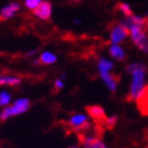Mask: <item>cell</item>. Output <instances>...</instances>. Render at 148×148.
Listing matches in <instances>:
<instances>
[{"mask_svg": "<svg viewBox=\"0 0 148 148\" xmlns=\"http://www.w3.org/2000/svg\"><path fill=\"white\" fill-rule=\"evenodd\" d=\"M127 72L132 75V83L130 85L129 93L126 99L128 102H133L138 99L139 94L145 87L144 77L147 72V68L142 64H132L127 67Z\"/></svg>", "mask_w": 148, "mask_h": 148, "instance_id": "cell-1", "label": "cell"}, {"mask_svg": "<svg viewBox=\"0 0 148 148\" xmlns=\"http://www.w3.org/2000/svg\"><path fill=\"white\" fill-rule=\"evenodd\" d=\"M31 106V103L28 99H19L15 103H13L12 105L6 106L1 113H0V120L6 121L11 116H16L19 114L25 113V111H28Z\"/></svg>", "mask_w": 148, "mask_h": 148, "instance_id": "cell-2", "label": "cell"}, {"mask_svg": "<svg viewBox=\"0 0 148 148\" xmlns=\"http://www.w3.org/2000/svg\"><path fill=\"white\" fill-rule=\"evenodd\" d=\"M130 37L133 43L139 48L141 51L148 54V35L145 28L140 25H133L129 28Z\"/></svg>", "mask_w": 148, "mask_h": 148, "instance_id": "cell-3", "label": "cell"}, {"mask_svg": "<svg viewBox=\"0 0 148 148\" xmlns=\"http://www.w3.org/2000/svg\"><path fill=\"white\" fill-rule=\"evenodd\" d=\"M110 32V40L112 45H119L123 42L127 37L130 36L129 29L124 25L122 22H112L109 25Z\"/></svg>", "mask_w": 148, "mask_h": 148, "instance_id": "cell-4", "label": "cell"}, {"mask_svg": "<svg viewBox=\"0 0 148 148\" xmlns=\"http://www.w3.org/2000/svg\"><path fill=\"white\" fill-rule=\"evenodd\" d=\"M69 126L71 127L72 130L76 131V132H80L89 128V122L87 119L86 115L84 114H74L73 116L68 122Z\"/></svg>", "mask_w": 148, "mask_h": 148, "instance_id": "cell-5", "label": "cell"}, {"mask_svg": "<svg viewBox=\"0 0 148 148\" xmlns=\"http://www.w3.org/2000/svg\"><path fill=\"white\" fill-rule=\"evenodd\" d=\"M136 102L140 113L144 116H148V85L143 88Z\"/></svg>", "mask_w": 148, "mask_h": 148, "instance_id": "cell-6", "label": "cell"}, {"mask_svg": "<svg viewBox=\"0 0 148 148\" xmlns=\"http://www.w3.org/2000/svg\"><path fill=\"white\" fill-rule=\"evenodd\" d=\"M86 111L87 113H88V115L92 117L95 122L101 124L105 123V120L107 119V116H106L105 110H104L103 107H101L99 105H91L87 107Z\"/></svg>", "mask_w": 148, "mask_h": 148, "instance_id": "cell-7", "label": "cell"}, {"mask_svg": "<svg viewBox=\"0 0 148 148\" xmlns=\"http://www.w3.org/2000/svg\"><path fill=\"white\" fill-rule=\"evenodd\" d=\"M34 15L41 20H48L52 14V5L49 1H41L39 5L33 11Z\"/></svg>", "mask_w": 148, "mask_h": 148, "instance_id": "cell-8", "label": "cell"}, {"mask_svg": "<svg viewBox=\"0 0 148 148\" xmlns=\"http://www.w3.org/2000/svg\"><path fill=\"white\" fill-rule=\"evenodd\" d=\"M19 10H20V4L17 2H11L9 5L4 6L0 12V22L12 18Z\"/></svg>", "mask_w": 148, "mask_h": 148, "instance_id": "cell-9", "label": "cell"}, {"mask_svg": "<svg viewBox=\"0 0 148 148\" xmlns=\"http://www.w3.org/2000/svg\"><path fill=\"white\" fill-rule=\"evenodd\" d=\"M101 76H102V78L104 79V82L106 83L107 87H108L112 92H114V91H115V89H116L117 83H119V80H120V76L114 75V74H111L110 72L102 73V74H101Z\"/></svg>", "mask_w": 148, "mask_h": 148, "instance_id": "cell-10", "label": "cell"}, {"mask_svg": "<svg viewBox=\"0 0 148 148\" xmlns=\"http://www.w3.org/2000/svg\"><path fill=\"white\" fill-rule=\"evenodd\" d=\"M82 142L85 148H108L101 140L93 136H85Z\"/></svg>", "mask_w": 148, "mask_h": 148, "instance_id": "cell-11", "label": "cell"}, {"mask_svg": "<svg viewBox=\"0 0 148 148\" xmlns=\"http://www.w3.org/2000/svg\"><path fill=\"white\" fill-rule=\"evenodd\" d=\"M21 84V78L12 75H0V86H18Z\"/></svg>", "mask_w": 148, "mask_h": 148, "instance_id": "cell-12", "label": "cell"}, {"mask_svg": "<svg viewBox=\"0 0 148 148\" xmlns=\"http://www.w3.org/2000/svg\"><path fill=\"white\" fill-rule=\"evenodd\" d=\"M109 53L110 55L115 58L116 60H120V62H123L126 59V54L124 52V50L121 48L119 45H112V46L109 48Z\"/></svg>", "mask_w": 148, "mask_h": 148, "instance_id": "cell-13", "label": "cell"}, {"mask_svg": "<svg viewBox=\"0 0 148 148\" xmlns=\"http://www.w3.org/2000/svg\"><path fill=\"white\" fill-rule=\"evenodd\" d=\"M57 60L56 55L51 52H43L39 57L40 65H52Z\"/></svg>", "mask_w": 148, "mask_h": 148, "instance_id": "cell-14", "label": "cell"}, {"mask_svg": "<svg viewBox=\"0 0 148 148\" xmlns=\"http://www.w3.org/2000/svg\"><path fill=\"white\" fill-rule=\"evenodd\" d=\"M113 68V64L105 58H101L99 60V74L110 72L111 69Z\"/></svg>", "mask_w": 148, "mask_h": 148, "instance_id": "cell-15", "label": "cell"}, {"mask_svg": "<svg viewBox=\"0 0 148 148\" xmlns=\"http://www.w3.org/2000/svg\"><path fill=\"white\" fill-rule=\"evenodd\" d=\"M116 10H119L120 12H122L125 15V17H128V16H132L133 13L130 9V6L127 4V3H124V2H119L116 4Z\"/></svg>", "mask_w": 148, "mask_h": 148, "instance_id": "cell-16", "label": "cell"}, {"mask_svg": "<svg viewBox=\"0 0 148 148\" xmlns=\"http://www.w3.org/2000/svg\"><path fill=\"white\" fill-rule=\"evenodd\" d=\"M10 99H11V95H10L8 92L0 93V106H1V107H4V106L9 105Z\"/></svg>", "mask_w": 148, "mask_h": 148, "instance_id": "cell-17", "label": "cell"}, {"mask_svg": "<svg viewBox=\"0 0 148 148\" xmlns=\"http://www.w3.org/2000/svg\"><path fill=\"white\" fill-rule=\"evenodd\" d=\"M116 121H117V117L115 116V115H113V116H109L105 120L104 125H105L107 128H109V129H112V128L114 127V125L116 124Z\"/></svg>", "mask_w": 148, "mask_h": 148, "instance_id": "cell-18", "label": "cell"}, {"mask_svg": "<svg viewBox=\"0 0 148 148\" xmlns=\"http://www.w3.org/2000/svg\"><path fill=\"white\" fill-rule=\"evenodd\" d=\"M40 2H41V0H25V6H27L29 10H32V11H34L37 6L39 5Z\"/></svg>", "mask_w": 148, "mask_h": 148, "instance_id": "cell-19", "label": "cell"}, {"mask_svg": "<svg viewBox=\"0 0 148 148\" xmlns=\"http://www.w3.org/2000/svg\"><path fill=\"white\" fill-rule=\"evenodd\" d=\"M64 88V83H62V79H56L55 80V84H54V89L55 91H59L60 89Z\"/></svg>", "mask_w": 148, "mask_h": 148, "instance_id": "cell-20", "label": "cell"}, {"mask_svg": "<svg viewBox=\"0 0 148 148\" xmlns=\"http://www.w3.org/2000/svg\"><path fill=\"white\" fill-rule=\"evenodd\" d=\"M70 1L73 3H79L80 1H83V0H70Z\"/></svg>", "mask_w": 148, "mask_h": 148, "instance_id": "cell-21", "label": "cell"}, {"mask_svg": "<svg viewBox=\"0 0 148 148\" xmlns=\"http://www.w3.org/2000/svg\"><path fill=\"white\" fill-rule=\"evenodd\" d=\"M69 148H78V147H76V146H71V147H69Z\"/></svg>", "mask_w": 148, "mask_h": 148, "instance_id": "cell-22", "label": "cell"}, {"mask_svg": "<svg viewBox=\"0 0 148 148\" xmlns=\"http://www.w3.org/2000/svg\"><path fill=\"white\" fill-rule=\"evenodd\" d=\"M146 31H148V25H147V27H146Z\"/></svg>", "mask_w": 148, "mask_h": 148, "instance_id": "cell-23", "label": "cell"}]
</instances>
